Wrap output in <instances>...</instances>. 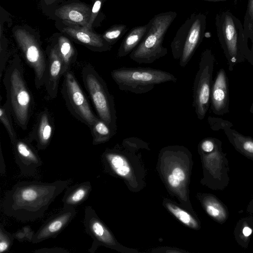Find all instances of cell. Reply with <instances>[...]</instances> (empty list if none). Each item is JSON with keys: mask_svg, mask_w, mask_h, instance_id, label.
<instances>
[{"mask_svg": "<svg viewBox=\"0 0 253 253\" xmlns=\"http://www.w3.org/2000/svg\"><path fill=\"white\" fill-rule=\"evenodd\" d=\"M68 180L47 183L24 181L7 191L1 203L3 213L21 222L41 218L50 205L68 186Z\"/></svg>", "mask_w": 253, "mask_h": 253, "instance_id": "1", "label": "cell"}, {"mask_svg": "<svg viewBox=\"0 0 253 253\" xmlns=\"http://www.w3.org/2000/svg\"><path fill=\"white\" fill-rule=\"evenodd\" d=\"M8 104L16 124L22 129L27 128L34 105L32 94L24 76L22 63L18 56L10 60L3 78Z\"/></svg>", "mask_w": 253, "mask_h": 253, "instance_id": "2", "label": "cell"}, {"mask_svg": "<svg viewBox=\"0 0 253 253\" xmlns=\"http://www.w3.org/2000/svg\"><path fill=\"white\" fill-rule=\"evenodd\" d=\"M217 36L227 60L228 70L248 61L253 66V54L249 48L240 21L230 12L222 11L216 16Z\"/></svg>", "mask_w": 253, "mask_h": 253, "instance_id": "3", "label": "cell"}, {"mask_svg": "<svg viewBox=\"0 0 253 253\" xmlns=\"http://www.w3.org/2000/svg\"><path fill=\"white\" fill-rule=\"evenodd\" d=\"M176 17L175 12H163L155 15L148 23L149 27L137 46L130 53L129 58L139 64H151L168 53L163 47L165 35Z\"/></svg>", "mask_w": 253, "mask_h": 253, "instance_id": "4", "label": "cell"}, {"mask_svg": "<svg viewBox=\"0 0 253 253\" xmlns=\"http://www.w3.org/2000/svg\"><path fill=\"white\" fill-rule=\"evenodd\" d=\"M111 75L120 90L135 94L145 93L156 85L177 81L173 74L151 68L122 67L112 71Z\"/></svg>", "mask_w": 253, "mask_h": 253, "instance_id": "5", "label": "cell"}, {"mask_svg": "<svg viewBox=\"0 0 253 253\" xmlns=\"http://www.w3.org/2000/svg\"><path fill=\"white\" fill-rule=\"evenodd\" d=\"M82 77L98 117L116 133L117 117L114 98L109 92L106 82L90 65L83 68Z\"/></svg>", "mask_w": 253, "mask_h": 253, "instance_id": "6", "label": "cell"}, {"mask_svg": "<svg viewBox=\"0 0 253 253\" xmlns=\"http://www.w3.org/2000/svg\"><path fill=\"white\" fill-rule=\"evenodd\" d=\"M214 57L210 49L202 54L193 87V107L197 118L202 120L211 102Z\"/></svg>", "mask_w": 253, "mask_h": 253, "instance_id": "7", "label": "cell"}, {"mask_svg": "<svg viewBox=\"0 0 253 253\" xmlns=\"http://www.w3.org/2000/svg\"><path fill=\"white\" fill-rule=\"evenodd\" d=\"M64 76L62 93L68 109L75 118L90 128L99 118L92 111L73 72L70 70Z\"/></svg>", "mask_w": 253, "mask_h": 253, "instance_id": "8", "label": "cell"}, {"mask_svg": "<svg viewBox=\"0 0 253 253\" xmlns=\"http://www.w3.org/2000/svg\"><path fill=\"white\" fill-rule=\"evenodd\" d=\"M15 37L26 62L34 71L35 86L40 89L44 85L48 68L44 52L34 37L25 30L17 29Z\"/></svg>", "mask_w": 253, "mask_h": 253, "instance_id": "9", "label": "cell"}, {"mask_svg": "<svg viewBox=\"0 0 253 253\" xmlns=\"http://www.w3.org/2000/svg\"><path fill=\"white\" fill-rule=\"evenodd\" d=\"M83 223L86 233L93 240L89 253H93L100 245L111 248L115 246L116 242L110 231L90 206L84 209Z\"/></svg>", "mask_w": 253, "mask_h": 253, "instance_id": "10", "label": "cell"}, {"mask_svg": "<svg viewBox=\"0 0 253 253\" xmlns=\"http://www.w3.org/2000/svg\"><path fill=\"white\" fill-rule=\"evenodd\" d=\"M76 213L74 207H63L61 211L48 218L34 233L31 242L36 244L56 238L69 224Z\"/></svg>", "mask_w": 253, "mask_h": 253, "instance_id": "11", "label": "cell"}, {"mask_svg": "<svg viewBox=\"0 0 253 253\" xmlns=\"http://www.w3.org/2000/svg\"><path fill=\"white\" fill-rule=\"evenodd\" d=\"M16 164L24 176H33L42 162L28 139H17L12 144Z\"/></svg>", "mask_w": 253, "mask_h": 253, "instance_id": "12", "label": "cell"}, {"mask_svg": "<svg viewBox=\"0 0 253 253\" xmlns=\"http://www.w3.org/2000/svg\"><path fill=\"white\" fill-rule=\"evenodd\" d=\"M211 109L216 115H223L229 112L228 80L225 71L220 69L212 84L211 94Z\"/></svg>", "mask_w": 253, "mask_h": 253, "instance_id": "13", "label": "cell"}, {"mask_svg": "<svg viewBox=\"0 0 253 253\" xmlns=\"http://www.w3.org/2000/svg\"><path fill=\"white\" fill-rule=\"evenodd\" d=\"M205 16L203 15L193 16L187 35H181L184 40L182 54L180 58L179 65L185 67L192 57L202 40V33L205 26Z\"/></svg>", "mask_w": 253, "mask_h": 253, "instance_id": "14", "label": "cell"}, {"mask_svg": "<svg viewBox=\"0 0 253 253\" xmlns=\"http://www.w3.org/2000/svg\"><path fill=\"white\" fill-rule=\"evenodd\" d=\"M62 60L55 45L49 52L47 76L44 84L47 93L51 99L57 96L59 81L62 76Z\"/></svg>", "mask_w": 253, "mask_h": 253, "instance_id": "15", "label": "cell"}, {"mask_svg": "<svg viewBox=\"0 0 253 253\" xmlns=\"http://www.w3.org/2000/svg\"><path fill=\"white\" fill-rule=\"evenodd\" d=\"M53 124L50 116L46 110L42 111L37 123L28 138L31 142L35 140L39 150H43L49 145L53 134Z\"/></svg>", "mask_w": 253, "mask_h": 253, "instance_id": "16", "label": "cell"}, {"mask_svg": "<svg viewBox=\"0 0 253 253\" xmlns=\"http://www.w3.org/2000/svg\"><path fill=\"white\" fill-rule=\"evenodd\" d=\"M90 8L82 3H71L59 8L56 14L62 20L76 26L87 27L91 16Z\"/></svg>", "mask_w": 253, "mask_h": 253, "instance_id": "17", "label": "cell"}, {"mask_svg": "<svg viewBox=\"0 0 253 253\" xmlns=\"http://www.w3.org/2000/svg\"><path fill=\"white\" fill-rule=\"evenodd\" d=\"M63 31L75 40L95 50L104 51L111 48L109 44L106 43L99 35L86 27L78 26L67 27L64 28Z\"/></svg>", "mask_w": 253, "mask_h": 253, "instance_id": "18", "label": "cell"}, {"mask_svg": "<svg viewBox=\"0 0 253 253\" xmlns=\"http://www.w3.org/2000/svg\"><path fill=\"white\" fill-rule=\"evenodd\" d=\"M92 190L89 181L76 184L67 189L62 199L63 207H76L84 203Z\"/></svg>", "mask_w": 253, "mask_h": 253, "instance_id": "19", "label": "cell"}, {"mask_svg": "<svg viewBox=\"0 0 253 253\" xmlns=\"http://www.w3.org/2000/svg\"><path fill=\"white\" fill-rule=\"evenodd\" d=\"M148 27L149 23L131 30L123 41L118 50L117 57L122 58L130 53L141 42Z\"/></svg>", "mask_w": 253, "mask_h": 253, "instance_id": "20", "label": "cell"}, {"mask_svg": "<svg viewBox=\"0 0 253 253\" xmlns=\"http://www.w3.org/2000/svg\"><path fill=\"white\" fill-rule=\"evenodd\" d=\"M55 45L62 60V75L64 76L70 70L71 65L76 62L77 52L72 43L65 37H59Z\"/></svg>", "mask_w": 253, "mask_h": 253, "instance_id": "21", "label": "cell"}, {"mask_svg": "<svg viewBox=\"0 0 253 253\" xmlns=\"http://www.w3.org/2000/svg\"><path fill=\"white\" fill-rule=\"evenodd\" d=\"M103 160L112 171L121 177H127L130 168L125 159L121 155L107 151L103 154Z\"/></svg>", "mask_w": 253, "mask_h": 253, "instance_id": "22", "label": "cell"}, {"mask_svg": "<svg viewBox=\"0 0 253 253\" xmlns=\"http://www.w3.org/2000/svg\"><path fill=\"white\" fill-rule=\"evenodd\" d=\"M90 129L93 145L104 143L109 140L115 134L111 128L100 118Z\"/></svg>", "mask_w": 253, "mask_h": 253, "instance_id": "23", "label": "cell"}, {"mask_svg": "<svg viewBox=\"0 0 253 253\" xmlns=\"http://www.w3.org/2000/svg\"><path fill=\"white\" fill-rule=\"evenodd\" d=\"M12 117V115L9 107L5 101L0 107V120L4 126L11 143L13 144L17 138L13 125Z\"/></svg>", "mask_w": 253, "mask_h": 253, "instance_id": "24", "label": "cell"}, {"mask_svg": "<svg viewBox=\"0 0 253 253\" xmlns=\"http://www.w3.org/2000/svg\"><path fill=\"white\" fill-rule=\"evenodd\" d=\"M166 206L169 211L182 223L193 228L197 227L196 221L185 211L172 204L167 203Z\"/></svg>", "mask_w": 253, "mask_h": 253, "instance_id": "25", "label": "cell"}, {"mask_svg": "<svg viewBox=\"0 0 253 253\" xmlns=\"http://www.w3.org/2000/svg\"><path fill=\"white\" fill-rule=\"evenodd\" d=\"M126 27L125 25H118L107 31L103 39L109 44L115 43L125 33Z\"/></svg>", "mask_w": 253, "mask_h": 253, "instance_id": "26", "label": "cell"}, {"mask_svg": "<svg viewBox=\"0 0 253 253\" xmlns=\"http://www.w3.org/2000/svg\"><path fill=\"white\" fill-rule=\"evenodd\" d=\"M14 237L13 234L7 231L4 226L0 225V253L8 251L12 246Z\"/></svg>", "mask_w": 253, "mask_h": 253, "instance_id": "27", "label": "cell"}, {"mask_svg": "<svg viewBox=\"0 0 253 253\" xmlns=\"http://www.w3.org/2000/svg\"><path fill=\"white\" fill-rule=\"evenodd\" d=\"M206 210L208 213L212 217L220 219L225 215L221 206L215 201H209L205 203Z\"/></svg>", "mask_w": 253, "mask_h": 253, "instance_id": "28", "label": "cell"}, {"mask_svg": "<svg viewBox=\"0 0 253 253\" xmlns=\"http://www.w3.org/2000/svg\"><path fill=\"white\" fill-rule=\"evenodd\" d=\"M34 233L28 226L24 227L13 234L14 238H16L20 242L28 241L31 242Z\"/></svg>", "mask_w": 253, "mask_h": 253, "instance_id": "29", "label": "cell"}, {"mask_svg": "<svg viewBox=\"0 0 253 253\" xmlns=\"http://www.w3.org/2000/svg\"><path fill=\"white\" fill-rule=\"evenodd\" d=\"M245 30H253V0H248V5L247 13L245 18Z\"/></svg>", "mask_w": 253, "mask_h": 253, "instance_id": "30", "label": "cell"}, {"mask_svg": "<svg viewBox=\"0 0 253 253\" xmlns=\"http://www.w3.org/2000/svg\"><path fill=\"white\" fill-rule=\"evenodd\" d=\"M221 142L214 138H207L204 139L201 143V149L205 152L211 153L213 151L217 146Z\"/></svg>", "mask_w": 253, "mask_h": 253, "instance_id": "31", "label": "cell"}, {"mask_svg": "<svg viewBox=\"0 0 253 253\" xmlns=\"http://www.w3.org/2000/svg\"><path fill=\"white\" fill-rule=\"evenodd\" d=\"M101 5V1L100 0H97L94 3L93 6L91 14L90 16V19L89 22V23L87 26V28L88 29H90L93 24V21H94L96 16L99 12Z\"/></svg>", "mask_w": 253, "mask_h": 253, "instance_id": "32", "label": "cell"}, {"mask_svg": "<svg viewBox=\"0 0 253 253\" xmlns=\"http://www.w3.org/2000/svg\"><path fill=\"white\" fill-rule=\"evenodd\" d=\"M34 253H68V251L65 249L54 247L52 248H42L35 250Z\"/></svg>", "mask_w": 253, "mask_h": 253, "instance_id": "33", "label": "cell"}, {"mask_svg": "<svg viewBox=\"0 0 253 253\" xmlns=\"http://www.w3.org/2000/svg\"><path fill=\"white\" fill-rule=\"evenodd\" d=\"M171 174L174 177L177 178L178 179H179L180 182L183 181L185 179V173L183 171V169L180 168H175L173 169Z\"/></svg>", "mask_w": 253, "mask_h": 253, "instance_id": "34", "label": "cell"}, {"mask_svg": "<svg viewBox=\"0 0 253 253\" xmlns=\"http://www.w3.org/2000/svg\"><path fill=\"white\" fill-rule=\"evenodd\" d=\"M168 181L169 184L173 188L178 187L180 184V180L174 177L172 174L168 176Z\"/></svg>", "mask_w": 253, "mask_h": 253, "instance_id": "35", "label": "cell"}, {"mask_svg": "<svg viewBox=\"0 0 253 253\" xmlns=\"http://www.w3.org/2000/svg\"><path fill=\"white\" fill-rule=\"evenodd\" d=\"M0 174L1 175L4 174L5 173V165L4 163V159L3 158L1 150H0Z\"/></svg>", "mask_w": 253, "mask_h": 253, "instance_id": "36", "label": "cell"}, {"mask_svg": "<svg viewBox=\"0 0 253 253\" xmlns=\"http://www.w3.org/2000/svg\"><path fill=\"white\" fill-rule=\"evenodd\" d=\"M252 232V230L249 227H245L243 230V233L244 236L248 237L249 236Z\"/></svg>", "mask_w": 253, "mask_h": 253, "instance_id": "37", "label": "cell"}, {"mask_svg": "<svg viewBox=\"0 0 253 253\" xmlns=\"http://www.w3.org/2000/svg\"><path fill=\"white\" fill-rule=\"evenodd\" d=\"M55 0H44L45 2L48 3H48H52L53 2H54Z\"/></svg>", "mask_w": 253, "mask_h": 253, "instance_id": "38", "label": "cell"}, {"mask_svg": "<svg viewBox=\"0 0 253 253\" xmlns=\"http://www.w3.org/2000/svg\"><path fill=\"white\" fill-rule=\"evenodd\" d=\"M207 1H223L226 0H204Z\"/></svg>", "mask_w": 253, "mask_h": 253, "instance_id": "39", "label": "cell"}, {"mask_svg": "<svg viewBox=\"0 0 253 253\" xmlns=\"http://www.w3.org/2000/svg\"><path fill=\"white\" fill-rule=\"evenodd\" d=\"M250 111L251 113H252L253 114V103H252V104L251 106Z\"/></svg>", "mask_w": 253, "mask_h": 253, "instance_id": "40", "label": "cell"}]
</instances>
